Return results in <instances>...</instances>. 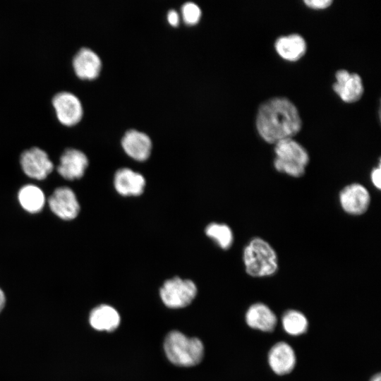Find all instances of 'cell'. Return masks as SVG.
Listing matches in <instances>:
<instances>
[{"instance_id": "obj_1", "label": "cell", "mask_w": 381, "mask_h": 381, "mask_svg": "<svg viewBox=\"0 0 381 381\" xmlns=\"http://www.w3.org/2000/svg\"><path fill=\"white\" fill-rule=\"evenodd\" d=\"M302 126L296 107L285 97H273L259 107L256 127L259 135L268 143L292 138Z\"/></svg>"}, {"instance_id": "obj_2", "label": "cell", "mask_w": 381, "mask_h": 381, "mask_svg": "<svg viewBox=\"0 0 381 381\" xmlns=\"http://www.w3.org/2000/svg\"><path fill=\"white\" fill-rule=\"evenodd\" d=\"M243 261L246 273L253 277L274 274L279 267L277 254L265 239L255 237L245 246Z\"/></svg>"}, {"instance_id": "obj_3", "label": "cell", "mask_w": 381, "mask_h": 381, "mask_svg": "<svg viewBox=\"0 0 381 381\" xmlns=\"http://www.w3.org/2000/svg\"><path fill=\"white\" fill-rule=\"evenodd\" d=\"M167 357L178 366L190 367L198 364L202 357L204 348L198 338H189L180 332H169L164 343Z\"/></svg>"}, {"instance_id": "obj_4", "label": "cell", "mask_w": 381, "mask_h": 381, "mask_svg": "<svg viewBox=\"0 0 381 381\" xmlns=\"http://www.w3.org/2000/svg\"><path fill=\"white\" fill-rule=\"evenodd\" d=\"M275 169L288 176L298 178L304 175L309 163L307 150L293 138L281 140L274 144Z\"/></svg>"}, {"instance_id": "obj_5", "label": "cell", "mask_w": 381, "mask_h": 381, "mask_svg": "<svg viewBox=\"0 0 381 381\" xmlns=\"http://www.w3.org/2000/svg\"><path fill=\"white\" fill-rule=\"evenodd\" d=\"M197 294L195 284L189 279L179 277L167 280L160 289L164 305L170 308H180L189 305Z\"/></svg>"}, {"instance_id": "obj_6", "label": "cell", "mask_w": 381, "mask_h": 381, "mask_svg": "<svg viewBox=\"0 0 381 381\" xmlns=\"http://www.w3.org/2000/svg\"><path fill=\"white\" fill-rule=\"evenodd\" d=\"M370 194L367 188L359 183L344 186L339 194L341 209L351 215L364 214L370 205Z\"/></svg>"}, {"instance_id": "obj_7", "label": "cell", "mask_w": 381, "mask_h": 381, "mask_svg": "<svg viewBox=\"0 0 381 381\" xmlns=\"http://www.w3.org/2000/svg\"><path fill=\"white\" fill-rule=\"evenodd\" d=\"M20 161L24 173L37 180L47 178L54 168L46 152L37 147L25 150L20 155Z\"/></svg>"}, {"instance_id": "obj_8", "label": "cell", "mask_w": 381, "mask_h": 381, "mask_svg": "<svg viewBox=\"0 0 381 381\" xmlns=\"http://www.w3.org/2000/svg\"><path fill=\"white\" fill-rule=\"evenodd\" d=\"M56 116L59 121L66 126H73L82 119L83 110L78 97L68 91L56 93L52 99Z\"/></svg>"}, {"instance_id": "obj_9", "label": "cell", "mask_w": 381, "mask_h": 381, "mask_svg": "<svg viewBox=\"0 0 381 381\" xmlns=\"http://www.w3.org/2000/svg\"><path fill=\"white\" fill-rule=\"evenodd\" d=\"M51 210L64 220L75 218L80 211V205L74 192L68 187L57 188L49 198Z\"/></svg>"}, {"instance_id": "obj_10", "label": "cell", "mask_w": 381, "mask_h": 381, "mask_svg": "<svg viewBox=\"0 0 381 381\" xmlns=\"http://www.w3.org/2000/svg\"><path fill=\"white\" fill-rule=\"evenodd\" d=\"M335 77L336 82L332 85L333 90L344 102H355L361 97L364 88L358 74L341 69L336 72Z\"/></svg>"}, {"instance_id": "obj_11", "label": "cell", "mask_w": 381, "mask_h": 381, "mask_svg": "<svg viewBox=\"0 0 381 381\" xmlns=\"http://www.w3.org/2000/svg\"><path fill=\"white\" fill-rule=\"evenodd\" d=\"M87 165V157L82 151L68 148L60 157L57 171L63 178L72 181L81 178Z\"/></svg>"}, {"instance_id": "obj_12", "label": "cell", "mask_w": 381, "mask_h": 381, "mask_svg": "<svg viewBox=\"0 0 381 381\" xmlns=\"http://www.w3.org/2000/svg\"><path fill=\"white\" fill-rule=\"evenodd\" d=\"M296 362V358L294 349L287 343L278 342L269 351V365L272 371L279 375L291 373Z\"/></svg>"}, {"instance_id": "obj_13", "label": "cell", "mask_w": 381, "mask_h": 381, "mask_svg": "<svg viewBox=\"0 0 381 381\" xmlns=\"http://www.w3.org/2000/svg\"><path fill=\"white\" fill-rule=\"evenodd\" d=\"M73 67L80 78L92 80L99 75L102 61L94 51L87 47H83L75 54Z\"/></svg>"}, {"instance_id": "obj_14", "label": "cell", "mask_w": 381, "mask_h": 381, "mask_svg": "<svg viewBox=\"0 0 381 381\" xmlns=\"http://www.w3.org/2000/svg\"><path fill=\"white\" fill-rule=\"evenodd\" d=\"M121 144L126 153L138 161L147 159L151 152L150 138L145 133L136 130L127 131L122 138Z\"/></svg>"}, {"instance_id": "obj_15", "label": "cell", "mask_w": 381, "mask_h": 381, "mask_svg": "<svg viewBox=\"0 0 381 381\" xmlns=\"http://www.w3.org/2000/svg\"><path fill=\"white\" fill-rule=\"evenodd\" d=\"M114 187L123 196H137L143 193L145 186V178L128 168L119 169L114 176Z\"/></svg>"}, {"instance_id": "obj_16", "label": "cell", "mask_w": 381, "mask_h": 381, "mask_svg": "<svg viewBox=\"0 0 381 381\" xmlns=\"http://www.w3.org/2000/svg\"><path fill=\"white\" fill-rule=\"evenodd\" d=\"M246 321L250 327L263 332L273 331L277 322L275 314L262 303L249 307L246 314Z\"/></svg>"}, {"instance_id": "obj_17", "label": "cell", "mask_w": 381, "mask_h": 381, "mask_svg": "<svg viewBox=\"0 0 381 381\" xmlns=\"http://www.w3.org/2000/svg\"><path fill=\"white\" fill-rule=\"evenodd\" d=\"M274 47L278 54L285 60L296 61L306 52V42L303 37L298 34H291L279 37Z\"/></svg>"}, {"instance_id": "obj_18", "label": "cell", "mask_w": 381, "mask_h": 381, "mask_svg": "<svg viewBox=\"0 0 381 381\" xmlns=\"http://www.w3.org/2000/svg\"><path fill=\"white\" fill-rule=\"evenodd\" d=\"M89 321L97 330L112 332L119 325L120 316L111 306L101 305L91 311Z\"/></svg>"}, {"instance_id": "obj_19", "label": "cell", "mask_w": 381, "mask_h": 381, "mask_svg": "<svg viewBox=\"0 0 381 381\" xmlns=\"http://www.w3.org/2000/svg\"><path fill=\"white\" fill-rule=\"evenodd\" d=\"M18 198L22 207L30 213L39 212L45 203L43 191L35 185L29 184L22 187Z\"/></svg>"}, {"instance_id": "obj_20", "label": "cell", "mask_w": 381, "mask_h": 381, "mask_svg": "<svg viewBox=\"0 0 381 381\" xmlns=\"http://www.w3.org/2000/svg\"><path fill=\"white\" fill-rule=\"evenodd\" d=\"M284 331L290 335L298 336L305 333L308 327L306 317L300 311L289 310L282 318Z\"/></svg>"}, {"instance_id": "obj_21", "label": "cell", "mask_w": 381, "mask_h": 381, "mask_svg": "<svg viewBox=\"0 0 381 381\" xmlns=\"http://www.w3.org/2000/svg\"><path fill=\"white\" fill-rule=\"evenodd\" d=\"M207 236L216 241L222 249H228L234 241V234L231 228L225 224L211 223L205 229Z\"/></svg>"}, {"instance_id": "obj_22", "label": "cell", "mask_w": 381, "mask_h": 381, "mask_svg": "<svg viewBox=\"0 0 381 381\" xmlns=\"http://www.w3.org/2000/svg\"><path fill=\"white\" fill-rule=\"evenodd\" d=\"M183 20L188 25L197 23L201 16V10L199 6L193 2H186L181 8Z\"/></svg>"}, {"instance_id": "obj_23", "label": "cell", "mask_w": 381, "mask_h": 381, "mask_svg": "<svg viewBox=\"0 0 381 381\" xmlns=\"http://www.w3.org/2000/svg\"><path fill=\"white\" fill-rule=\"evenodd\" d=\"M304 3L310 8L314 9H323L331 5L332 0H306Z\"/></svg>"}, {"instance_id": "obj_24", "label": "cell", "mask_w": 381, "mask_h": 381, "mask_svg": "<svg viewBox=\"0 0 381 381\" xmlns=\"http://www.w3.org/2000/svg\"><path fill=\"white\" fill-rule=\"evenodd\" d=\"M380 177H381V168H380V162H379L378 166L377 167L373 168L370 172L371 182L373 185L378 190H380L381 188Z\"/></svg>"}, {"instance_id": "obj_25", "label": "cell", "mask_w": 381, "mask_h": 381, "mask_svg": "<svg viewBox=\"0 0 381 381\" xmlns=\"http://www.w3.org/2000/svg\"><path fill=\"white\" fill-rule=\"evenodd\" d=\"M169 23L173 26H177L179 23V15L175 10H170L167 14Z\"/></svg>"}, {"instance_id": "obj_26", "label": "cell", "mask_w": 381, "mask_h": 381, "mask_svg": "<svg viewBox=\"0 0 381 381\" xmlns=\"http://www.w3.org/2000/svg\"><path fill=\"white\" fill-rule=\"evenodd\" d=\"M5 302H6L5 295L3 291L0 289V312L4 308Z\"/></svg>"}, {"instance_id": "obj_27", "label": "cell", "mask_w": 381, "mask_h": 381, "mask_svg": "<svg viewBox=\"0 0 381 381\" xmlns=\"http://www.w3.org/2000/svg\"><path fill=\"white\" fill-rule=\"evenodd\" d=\"M370 381H381V376L380 373H377V375H374Z\"/></svg>"}]
</instances>
